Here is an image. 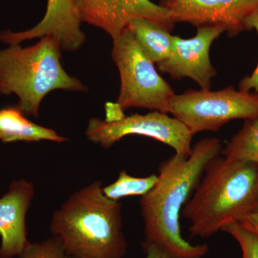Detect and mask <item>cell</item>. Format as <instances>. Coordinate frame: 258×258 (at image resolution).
<instances>
[{
    "label": "cell",
    "mask_w": 258,
    "mask_h": 258,
    "mask_svg": "<svg viewBox=\"0 0 258 258\" xmlns=\"http://www.w3.org/2000/svg\"><path fill=\"white\" fill-rule=\"evenodd\" d=\"M222 149L218 139L205 138L192 147L189 157L175 154L161 163L157 184L139 202L143 249L157 247L170 258H203L208 254V244H192L182 237L180 215L207 164L220 156Z\"/></svg>",
    "instance_id": "cell-1"
},
{
    "label": "cell",
    "mask_w": 258,
    "mask_h": 258,
    "mask_svg": "<svg viewBox=\"0 0 258 258\" xmlns=\"http://www.w3.org/2000/svg\"><path fill=\"white\" fill-rule=\"evenodd\" d=\"M96 180L71 194L51 216L50 232L74 258H122L128 244L122 203L103 195Z\"/></svg>",
    "instance_id": "cell-2"
},
{
    "label": "cell",
    "mask_w": 258,
    "mask_h": 258,
    "mask_svg": "<svg viewBox=\"0 0 258 258\" xmlns=\"http://www.w3.org/2000/svg\"><path fill=\"white\" fill-rule=\"evenodd\" d=\"M258 211V164L214 158L181 214L189 232L208 238Z\"/></svg>",
    "instance_id": "cell-3"
},
{
    "label": "cell",
    "mask_w": 258,
    "mask_h": 258,
    "mask_svg": "<svg viewBox=\"0 0 258 258\" xmlns=\"http://www.w3.org/2000/svg\"><path fill=\"white\" fill-rule=\"evenodd\" d=\"M61 51L50 36L42 37L32 46L18 44L0 50V93L16 95L19 109L38 118L42 100L52 91L86 92V86L64 69Z\"/></svg>",
    "instance_id": "cell-4"
},
{
    "label": "cell",
    "mask_w": 258,
    "mask_h": 258,
    "mask_svg": "<svg viewBox=\"0 0 258 258\" xmlns=\"http://www.w3.org/2000/svg\"><path fill=\"white\" fill-rule=\"evenodd\" d=\"M111 57L120 76V91L115 104L122 111L141 108L167 113L168 105L175 95L174 90L158 74L127 28L113 40Z\"/></svg>",
    "instance_id": "cell-5"
},
{
    "label": "cell",
    "mask_w": 258,
    "mask_h": 258,
    "mask_svg": "<svg viewBox=\"0 0 258 258\" xmlns=\"http://www.w3.org/2000/svg\"><path fill=\"white\" fill-rule=\"evenodd\" d=\"M85 134L89 142L103 149H109L126 136L139 135L156 139L185 157H189L192 151L193 135L176 118L157 111L125 115L111 102L106 104V118L89 119Z\"/></svg>",
    "instance_id": "cell-6"
},
{
    "label": "cell",
    "mask_w": 258,
    "mask_h": 258,
    "mask_svg": "<svg viewBox=\"0 0 258 258\" xmlns=\"http://www.w3.org/2000/svg\"><path fill=\"white\" fill-rule=\"evenodd\" d=\"M167 113L174 115L193 136L205 131L217 132L231 120L258 116V96L237 91L232 86L216 91L190 90L174 95Z\"/></svg>",
    "instance_id": "cell-7"
},
{
    "label": "cell",
    "mask_w": 258,
    "mask_h": 258,
    "mask_svg": "<svg viewBox=\"0 0 258 258\" xmlns=\"http://www.w3.org/2000/svg\"><path fill=\"white\" fill-rule=\"evenodd\" d=\"M163 6L175 23L220 26L230 37L249 30V19L258 13V0H165Z\"/></svg>",
    "instance_id": "cell-8"
},
{
    "label": "cell",
    "mask_w": 258,
    "mask_h": 258,
    "mask_svg": "<svg viewBox=\"0 0 258 258\" xmlns=\"http://www.w3.org/2000/svg\"><path fill=\"white\" fill-rule=\"evenodd\" d=\"M82 23L104 30L111 38L120 36L134 19L143 18L174 30L169 10L151 0H76Z\"/></svg>",
    "instance_id": "cell-9"
},
{
    "label": "cell",
    "mask_w": 258,
    "mask_h": 258,
    "mask_svg": "<svg viewBox=\"0 0 258 258\" xmlns=\"http://www.w3.org/2000/svg\"><path fill=\"white\" fill-rule=\"evenodd\" d=\"M223 32L222 27L205 26L198 28L191 38L174 36L170 57L157 64L158 69L176 81L189 78L202 89H210L212 80L217 75L210 61V47Z\"/></svg>",
    "instance_id": "cell-10"
},
{
    "label": "cell",
    "mask_w": 258,
    "mask_h": 258,
    "mask_svg": "<svg viewBox=\"0 0 258 258\" xmlns=\"http://www.w3.org/2000/svg\"><path fill=\"white\" fill-rule=\"evenodd\" d=\"M81 17L76 0H48L46 13L32 28L22 32H0V42L18 45L26 40L53 37L62 51L74 52L84 45L86 36L81 30Z\"/></svg>",
    "instance_id": "cell-11"
},
{
    "label": "cell",
    "mask_w": 258,
    "mask_h": 258,
    "mask_svg": "<svg viewBox=\"0 0 258 258\" xmlns=\"http://www.w3.org/2000/svg\"><path fill=\"white\" fill-rule=\"evenodd\" d=\"M35 195L33 183L20 179L13 180L0 198V258H15L30 243L26 215Z\"/></svg>",
    "instance_id": "cell-12"
},
{
    "label": "cell",
    "mask_w": 258,
    "mask_h": 258,
    "mask_svg": "<svg viewBox=\"0 0 258 258\" xmlns=\"http://www.w3.org/2000/svg\"><path fill=\"white\" fill-rule=\"evenodd\" d=\"M68 140L53 129L29 120L17 106L0 108V141L3 143L47 141L61 144Z\"/></svg>",
    "instance_id": "cell-13"
},
{
    "label": "cell",
    "mask_w": 258,
    "mask_h": 258,
    "mask_svg": "<svg viewBox=\"0 0 258 258\" xmlns=\"http://www.w3.org/2000/svg\"><path fill=\"white\" fill-rule=\"evenodd\" d=\"M128 28L149 60L154 64L170 57L174 45V35L161 25L143 18L134 19Z\"/></svg>",
    "instance_id": "cell-14"
},
{
    "label": "cell",
    "mask_w": 258,
    "mask_h": 258,
    "mask_svg": "<svg viewBox=\"0 0 258 258\" xmlns=\"http://www.w3.org/2000/svg\"><path fill=\"white\" fill-rule=\"evenodd\" d=\"M221 154L230 160L258 164V116L245 120L243 127L227 142Z\"/></svg>",
    "instance_id": "cell-15"
},
{
    "label": "cell",
    "mask_w": 258,
    "mask_h": 258,
    "mask_svg": "<svg viewBox=\"0 0 258 258\" xmlns=\"http://www.w3.org/2000/svg\"><path fill=\"white\" fill-rule=\"evenodd\" d=\"M157 181L158 174L137 177L131 176L126 170H121L115 181L103 186V192L107 198L113 201H119L128 197H142L151 191Z\"/></svg>",
    "instance_id": "cell-16"
},
{
    "label": "cell",
    "mask_w": 258,
    "mask_h": 258,
    "mask_svg": "<svg viewBox=\"0 0 258 258\" xmlns=\"http://www.w3.org/2000/svg\"><path fill=\"white\" fill-rule=\"evenodd\" d=\"M15 258H74L64 250L60 240L51 236L40 242H34L27 246Z\"/></svg>",
    "instance_id": "cell-17"
},
{
    "label": "cell",
    "mask_w": 258,
    "mask_h": 258,
    "mask_svg": "<svg viewBox=\"0 0 258 258\" xmlns=\"http://www.w3.org/2000/svg\"><path fill=\"white\" fill-rule=\"evenodd\" d=\"M232 236L240 246L241 258H258V234L247 230L240 223L231 224L222 230Z\"/></svg>",
    "instance_id": "cell-18"
},
{
    "label": "cell",
    "mask_w": 258,
    "mask_h": 258,
    "mask_svg": "<svg viewBox=\"0 0 258 258\" xmlns=\"http://www.w3.org/2000/svg\"><path fill=\"white\" fill-rule=\"evenodd\" d=\"M249 30H256L258 35V13L252 15L247 22ZM239 90L244 92L252 93L258 96V64L250 76H247L241 80Z\"/></svg>",
    "instance_id": "cell-19"
},
{
    "label": "cell",
    "mask_w": 258,
    "mask_h": 258,
    "mask_svg": "<svg viewBox=\"0 0 258 258\" xmlns=\"http://www.w3.org/2000/svg\"><path fill=\"white\" fill-rule=\"evenodd\" d=\"M238 223H240L241 226H242L247 230L258 234V211L254 212L248 217H245Z\"/></svg>",
    "instance_id": "cell-20"
},
{
    "label": "cell",
    "mask_w": 258,
    "mask_h": 258,
    "mask_svg": "<svg viewBox=\"0 0 258 258\" xmlns=\"http://www.w3.org/2000/svg\"><path fill=\"white\" fill-rule=\"evenodd\" d=\"M145 258H170L161 249L155 247H151L144 249Z\"/></svg>",
    "instance_id": "cell-21"
}]
</instances>
